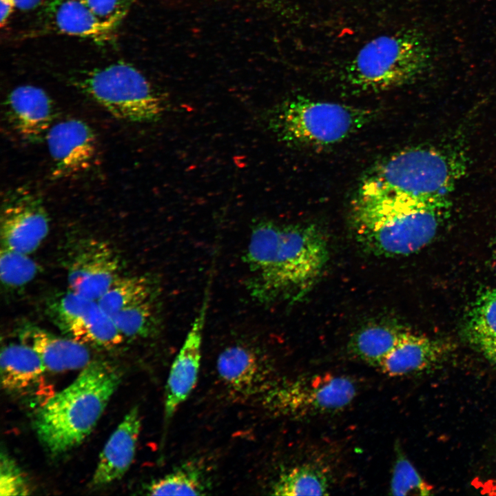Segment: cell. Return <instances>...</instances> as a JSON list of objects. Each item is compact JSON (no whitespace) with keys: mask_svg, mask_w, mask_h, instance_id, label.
Returning a JSON list of instances; mask_svg holds the SVG:
<instances>
[{"mask_svg":"<svg viewBox=\"0 0 496 496\" xmlns=\"http://www.w3.org/2000/svg\"><path fill=\"white\" fill-rule=\"evenodd\" d=\"M328 256L318 226L260 221L251 232L245 254L249 291L265 303L299 301L318 280Z\"/></svg>","mask_w":496,"mask_h":496,"instance_id":"cell-1","label":"cell"},{"mask_svg":"<svg viewBox=\"0 0 496 496\" xmlns=\"http://www.w3.org/2000/svg\"><path fill=\"white\" fill-rule=\"evenodd\" d=\"M448 196L416 197L358 191L352 221L357 240L373 254L408 256L426 246L448 215Z\"/></svg>","mask_w":496,"mask_h":496,"instance_id":"cell-2","label":"cell"},{"mask_svg":"<svg viewBox=\"0 0 496 496\" xmlns=\"http://www.w3.org/2000/svg\"><path fill=\"white\" fill-rule=\"evenodd\" d=\"M121 371L109 362L92 360L75 380L38 409L34 427L52 456L79 446L92 433L121 382Z\"/></svg>","mask_w":496,"mask_h":496,"instance_id":"cell-3","label":"cell"},{"mask_svg":"<svg viewBox=\"0 0 496 496\" xmlns=\"http://www.w3.org/2000/svg\"><path fill=\"white\" fill-rule=\"evenodd\" d=\"M466 169L462 154L413 147L389 156L364 176L359 192L416 197L448 196Z\"/></svg>","mask_w":496,"mask_h":496,"instance_id":"cell-4","label":"cell"},{"mask_svg":"<svg viewBox=\"0 0 496 496\" xmlns=\"http://www.w3.org/2000/svg\"><path fill=\"white\" fill-rule=\"evenodd\" d=\"M370 109L339 103L296 97L275 112L271 127L285 143L322 147L347 139L374 117Z\"/></svg>","mask_w":496,"mask_h":496,"instance_id":"cell-5","label":"cell"},{"mask_svg":"<svg viewBox=\"0 0 496 496\" xmlns=\"http://www.w3.org/2000/svg\"><path fill=\"white\" fill-rule=\"evenodd\" d=\"M429 51L423 39L408 32L372 39L347 69V81L362 91H383L418 77L428 65Z\"/></svg>","mask_w":496,"mask_h":496,"instance_id":"cell-6","label":"cell"},{"mask_svg":"<svg viewBox=\"0 0 496 496\" xmlns=\"http://www.w3.org/2000/svg\"><path fill=\"white\" fill-rule=\"evenodd\" d=\"M81 92L116 118L149 123L160 118L165 105L148 79L130 64L117 62L83 71L72 79Z\"/></svg>","mask_w":496,"mask_h":496,"instance_id":"cell-7","label":"cell"},{"mask_svg":"<svg viewBox=\"0 0 496 496\" xmlns=\"http://www.w3.org/2000/svg\"><path fill=\"white\" fill-rule=\"evenodd\" d=\"M357 386L350 378L330 373L300 376L276 383L265 393L271 413L304 417L340 411L355 398Z\"/></svg>","mask_w":496,"mask_h":496,"instance_id":"cell-8","label":"cell"},{"mask_svg":"<svg viewBox=\"0 0 496 496\" xmlns=\"http://www.w3.org/2000/svg\"><path fill=\"white\" fill-rule=\"evenodd\" d=\"M46 311L64 336L90 348L111 349L124 340L97 300L69 289L50 298Z\"/></svg>","mask_w":496,"mask_h":496,"instance_id":"cell-9","label":"cell"},{"mask_svg":"<svg viewBox=\"0 0 496 496\" xmlns=\"http://www.w3.org/2000/svg\"><path fill=\"white\" fill-rule=\"evenodd\" d=\"M69 290L98 300L120 276L121 260L107 242L83 238L69 245L65 259Z\"/></svg>","mask_w":496,"mask_h":496,"instance_id":"cell-10","label":"cell"},{"mask_svg":"<svg viewBox=\"0 0 496 496\" xmlns=\"http://www.w3.org/2000/svg\"><path fill=\"white\" fill-rule=\"evenodd\" d=\"M50 220L42 198L27 187L6 192L1 217V247L30 254L49 233Z\"/></svg>","mask_w":496,"mask_h":496,"instance_id":"cell-11","label":"cell"},{"mask_svg":"<svg viewBox=\"0 0 496 496\" xmlns=\"http://www.w3.org/2000/svg\"><path fill=\"white\" fill-rule=\"evenodd\" d=\"M46 142L52 160V176L63 178L89 167L96 151V138L85 122L71 118L54 123Z\"/></svg>","mask_w":496,"mask_h":496,"instance_id":"cell-12","label":"cell"},{"mask_svg":"<svg viewBox=\"0 0 496 496\" xmlns=\"http://www.w3.org/2000/svg\"><path fill=\"white\" fill-rule=\"evenodd\" d=\"M208 296L202 305L171 366L165 391V418L169 420L196 386L202 355L203 334Z\"/></svg>","mask_w":496,"mask_h":496,"instance_id":"cell-13","label":"cell"},{"mask_svg":"<svg viewBox=\"0 0 496 496\" xmlns=\"http://www.w3.org/2000/svg\"><path fill=\"white\" fill-rule=\"evenodd\" d=\"M5 106L6 118L12 128L29 143L45 140L54 123L53 101L39 87L23 85L14 87L8 94Z\"/></svg>","mask_w":496,"mask_h":496,"instance_id":"cell-14","label":"cell"},{"mask_svg":"<svg viewBox=\"0 0 496 496\" xmlns=\"http://www.w3.org/2000/svg\"><path fill=\"white\" fill-rule=\"evenodd\" d=\"M138 409L132 408L105 443L94 472L91 485L101 487L120 479L130 468L141 429Z\"/></svg>","mask_w":496,"mask_h":496,"instance_id":"cell-15","label":"cell"},{"mask_svg":"<svg viewBox=\"0 0 496 496\" xmlns=\"http://www.w3.org/2000/svg\"><path fill=\"white\" fill-rule=\"evenodd\" d=\"M218 375L227 389L249 396L269 388L267 382L269 369L260 355L245 344L225 348L216 362Z\"/></svg>","mask_w":496,"mask_h":496,"instance_id":"cell-16","label":"cell"},{"mask_svg":"<svg viewBox=\"0 0 496 496\" xmlns=\"http://www.w3.org/2000/svg\"><path fill=\"white\" fill-rule=\"evenodd\" d=\"M19 342L34 349L48 371L83 369L93 360L90 348L66 336L27 324L19 329Z\"/></svg>","mask_w":496,"mask_h":496,"instance_id":"cell-17","label":"cell"},{"mask_svg":"<svg viewBox=\"0 0 496 496\" xmlns=\"http://www.w3.org/2000/svg\"><path fill=\"white\" fill-rule=\"evenodd\" d=\"M45 19L56 32L98 42L108 41L116 27L97 17L82 0H50Z\"/></svg>","mask_w":496,"mask_h":496,"instance_id":"cell-18","label":"cell"},{"mask_svg":"<svg viewBox=\"0 0 496 496\" xmlns=\"http://www.w3.org/2000/svg\"><path fill=\"white\" fill-rule=\"evenodd\" d=\"M446 353V348L440 342L404 331L378 368L391 377L404 376L431 368Z\"/></svg>","mask_w":496,"mask_h":496,"instance_id":"cell-19","label":"cell"},{"mask_svg":"<svg viewBox=\"0 0 496 496\" xmlns=\"http://www.w3.org/2000/svg\"><path fill=\"white\" fill-rule=\"evenodd\" d=\"M46 370L37 352L22 343H11L1 348L0 376L2 388L16 395H25L35 390Z\"/></svg>","mask_w":496,"mask_h":496,"instance_id":"cell-20","label":"cell"},{"mask_svg":"<svg viewBox=\"0 0 496 496\" xmlns=\"http://www.w3.org/2000/svg\"><path fill=\"white\" fill-rule=\"evenodd\" d=\"M465 333L473 347L496 363V288L487 289L475 298L468 311Z\"/></svg>","mask_w":496,"mask_h":496,"instance_id":"cell-21","label":"cell"},{"mask_svg":"<svg viewBox=\"0 0 496 496\" xmlns=\"http://www.w3.org/2000/svg\"><path fill=\"white\" fill-rule=\"evenodd\" d=\"M404 331L390 322L369 323L353 334L349 344V350L361 361L378 368Z\"/></svg>","mask_w":496,"mask_h":496,"instance_id":"cell-22","label":"cell"},{"mask_svg":"<svg viewBox=\"0 0 496 496\" xmlns=\"http://www.w3.org/2000/svg\"><path fill=\"white\" fill-rule=\"evenodd\" d=\"M158 295V287L149 276H119L97 301L111 317L126 307Z\"/></svg>","mask_w":496,"mask_h":496,"instance_id":"cell-23","label":"cell"},{"mask_svg":"<svg viewBox=\"0 0 496 496\" xmlns=\"http://www.w3.org/2000/svg\"><path fill=\"white\" fill-rule=\"evenodd\" d=\"M158 296L126 307L111 316L124 339H145L158 331L161 322Z\"/></svg>","mask_w":496,"mask_h":496,"instance_id":"cell-24","label":"cell"},{"mask_svg":"<svg viewBox=\"0 0 496 496\" xmlns=\"http://www.w3.org/2000/svg\"><path fill=\"white\" fill-rule=\"evenodd\" d=\"M209 484L203 471L188 463L151 482L145 490L150 495H200L209 490Z\"/></svg>","mask_w":496,"mask_h":496,"instance_id":"cell-25","label":"cell"},{"mask_svg":"<svg viewBox=\"0 0 496 496\" xmlns=\"http://www.w3.org/2000/svg\"><path fill=\"white\" fill-rule=\"evenodd\" d=\"M329 482L327 475L312 465L294 467L276 481L271 488L275 495H322L327 494Z\"/></svg>","mask_w":496,"mask_h":496,"instance_id":"cell-26","label":"cell"},{"mask_svg":"<svg viewBox=\"0 0 496 496\" xmlns=\"http://www.w3.org/2000/svg\"><path fill=\"white\" fill-rule=\"evenodd\" d=\"M39 266L29 254L4 247L0 251V278L8 289L26 286L37 276Z\"/></svg>","mask_w":496,"mask_h":496,"instance_id":"cell-27","label":"cell"},{"mask_svg":"<svg viewBox=\"0 0 496 496\" xmlns=\"http://www.w3.org/2000/svg\"><path fill=\"white\" fill-rule=\"evenodd\" d=\"M433 488L425 482L406 457L398 453L395 458L390 483L393 495H428Z\"/></svg>","mask_w":496,"mask_h":496,"instance_id":"cell-28","label":"cell"},{"mask_svg":"<svg viewBox=\"0 0 496 496\" xmlns=\"http://www.w3.org/2000/svg\"><path fill=\"white\" fill-rule=\"evenodd\" d=\"M30 484L15 460L6 451L0 455V495H28Z\"/></svg>","mask_w":496,"mask_h":496,"instance_id":"cell-29","label":"cell"},{"mask_svg":"<svg viewBox=\"0 0 496 496\" xmlns=\"http://www.w3.org/2000/svg\"><path fill=\"white\" fill-rule=\"evenodd\" d=\"M103 21L117 25L125 16L132 0H82Z\"/></svg>","mask_w":496,"mask_h":496,"instance_id":"cell-30","label":"cell"},{"mask_svg":"<svg viewBox=\"0 0 496 496\" xmlns=\"http://www.w3.org/2000/svg\"><path fill=\"white\" fill-rule=\"evenodd\" d=\"M0 25H6L15 8H17L16 0H0Z\"/></svg>","mask_w":496,"mask_h":496,"instance_id":"cell-31","label":"cell"},{"mask_svg":"<svg viewBox=\"0 0 496 496\" xmlns=\"http://www.w3.org/2000/svg\"><path fill=\"white\" fill-rule=\"evenodd\" d=\"M43 1V0H16L17 8L23 10L35 8Z\"/></svg>","mask_w":496,"mask_h":496,"instance_id":"cell-32","label":"cell"},{"mask_svg":"<svg viewBox=\"0 0 496 496\" xmlns=\"http://www.w3.org/2000/svg\"><path fill=\"white\" fill-rule=\"evenodd\" d=\"M494 263H495V274H496V251L495 252Z\"/></svg>","mask_w":496,"mask_h":496,"instance_id":"cell-33","label":"cell"}]
</instances>
